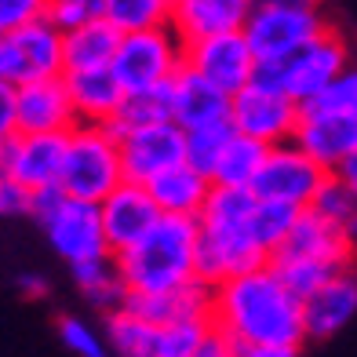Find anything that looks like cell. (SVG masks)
Returning a JSON list of instances; mask_svg holds the SVG:
<instances>
[{
	"label": "cell",
	"mask_w": 357,
	"mask_h": 357,
	"mask_svg": "<svg viewBox=\"0 0 357 357\" xmlns=\"http://www.w3.org/2000/svg\"><path fill=\"white\" fill-rule=\"evenodd\" d=\"M215 332L245 347H303V299L291 291L270 263L212 288Z\"/></svg>",
	"instance_id": "1"
},
{
	"label": "cell",
	"mask_w": 357,
	"mask_h": 357,
	"mask_svg": "<svg viewBox=\"0 0 357 357\" xmlns=\"http://www.w3.org/2000/svg\"><path fill=\"white\" fill-rule=\"evenodd\" d=\"M255 193L248 186H215L197 215V278L204 284H222L270 263V252L252 230Z\"/></svg>",
	"instance_id": "2"
},
{
	"label": "cell",
	"mask_w": 357,
	"mask_h": 357,
	"mask_svg": "<svg viewBox=\"0 0 357 357\" xmlns=\"http://www.w3.org/2000/svg\"><path fill=\"white\" fill-rule=\"evenodd\" d=\"M128 291H168L197 281V219L160 215L135 245L113 252Z\"/></svg>",
	"instance_id": "3"
},
{
	"label": "cell",
	"mask_w": 357,
	"mask_h": 357,
	"mask_svg": "<svg viewBox=\"0 0 357 357\" xmlns=\"http://www.w3.org/2000/svg\"><path fill=\"white\" fill-rule=\"evenodd\" d=\"M33 219L44 226V237L55 248V255L66 259L70 266L95 255H109L99 201L70 197L59 186L33 190Z\"/></svg>",
	"instance_id": "4"
},
{
	"label": "cell",
	"mask_w": 357,
	"mask_h": 357,
	"mask_svg": "<svg viewBox=\"0 0 357 357\" xmlns=\"http://www.w3.org/2000/svg\"><path fill=\"white\" fill-rule=\"evenodd\" d=\"M124 183L121 165V139L106 124H77L66 132V153H62L59 190L70 197L102 201L113 186Z\"/></svg>",
	"instance_id": "5"
},
{
	"label": "cell",
	"mask_w": 357,
	"mask_h": 357,
	"mask_svg": "<svg viewBox=\"0 0 357 357\" xmlns=\"http://www.w3.org/2000/svg\"><path fill=\"white\" fill-rule=\"evenodd\" d=\"M183 62H186V44L175 37V29L150 26V29H135V33H121L109 70L117 73L121 88L132 95V91L165 88L183 70Z\"/></svg>",
	"instance_id": "6"
},
{
	"label": "cell",
	"mask_w": 357,
	"mask_h": 357,
	"mask_svg": "<svg viewBox=\"0 0 357 357\" xmlns=\"http://www.w3.org/2000/svg\"><path fill=\"white\" fill-rule=\"evenodd\" d=\"M299 109H303V102L291 99V95L263 66L255 70V77L248 80L245 88L230 95V124H234V132L248 135V139H259L266 146L288 142L291 135H296Z\"/></svg>",
	"instance_id": "7"
},
{
	"label": "cell",
	"mask_w": 357,
	"mask_h": 357,
	"mask_svg": "<svg viewBox=\"0 0 357 357\" xmlns=\"http://www.w3.org/2000/svg\"><path fill=\"white\" fill-rule=\"evenodd\" d=\"M350 66V44L343 33H335L332 26H324L317 37H310L303 47H296L288 59L263 66L278 84L299 102H314L317 95L328 91V84Z\"/></svg>",
	"instance_id": "8"
},
{
	"label": "cell",
	"mask_w": 357,
	"mask_h": 357,
	"mask_svg": "<svg viewBox=\"0 0 357 357\" xmlns=\"http://www.w3.org/2000/svg\"><path fill=\"white\" fill-rule=\"evenodd\" d=\"M324 22L321 8H284V4H255L245 19V37L252 44V55L259 66L288 59L296 47H303L310 37H317Z\"/></svg>",
	"instance_id": "9"
},
{
	"label": "cell",
	"mask_w": 357,
	"mask_h": 357,
	"mask_svg": "<svg viewBox=\"0 0 357 357\" xmlns=\"http://www.w3.org/2000/svg\"><path fill=\"white\" fill-rule=\"evenodd\" d=\"M62 73V29L47 19L0 33V80L22 88L29 80L59 77Z\"/></svg>",
	"instance_id": "10"
},
{
	"label": "cell",
	"mask_w": 357,
	"mask_h": 357,
	"mask_svg": "<svg viewBox=\"0 0 357 357\" xmlns=\"http://www.w3.org/2000/svg\"><path fill=\"white\" fill-rule=\"evenodd\" d=\"M324 175H328V168H321L303 146L288 139L266 150L263 168L252 178V193L263 201H284V204L306 208Z\"/></svg>",
	"instance_id": "11"
},
{
	"label": "cell",
	"mask_w": 357,
	"mask_h": 357,
	"mask_svg": "<svg viewBox=\"0 0 357 357\" xmlns=\"http://www.w3.org/2000/svg\"><path fill=\"white\" fill-rule=\"evenodd\" d=\"M291 142L303 146L321 168L335 172L357 150V113L339 109V106H324L317 99L303 102Z\"/></svg>",
	"instance_id": "12"
},
{
	"label": "cell",
	"mask_w": 357,
	"mask_h": 357,
	"mask_svg": "<svg viewBox=\"0 0 357 357\" xmlns=\"http://www.w3.org/2000/svg\"><path fill=\"white\" fill-rule=\"evenodd\" d=\"M66 135L62 132H11L0 139V172L15 175L29 190L59 186Z\"/></svg>",
	"instance_id": "13"
},
{
	"label": "cell",
	"mask_w": 357,
	"mask_h": 357,
	"mask_svg": "<svg viewBox=\"0 0 357 357\" xmlns=\"http://www.w3.org/2000/svg\"><path fill=\"white\" fill-rule=\"evenodd\" d=\"M186 66H193L201 77H208L226 95H234L255 77L259 62L252 55L245 29H230V33H212L204 40L186 44Z\"/></svg>",
	"instance_id": "14"
},
{
	"label": "cell",
	"mask_w": 357,
	"mask_h": 357,
	"mask_svg": "<svg viewBox=\"0 0 357 357\" xmlns=\"http://www.w3.org/2000/svg\"><path fill=\"white\" fill-rule=\"evenodd\" d=\"M178 160H186V128H178L175 121H157L121 135V165L124 178L132 183H150L157 172Z\"/></svg>",
	"instance_id": "15"
},
{
	"label": "cell",
	"mask_w": 357,
	"mask_h": 357,
	"mask_svg": "<svg viewBox=\"0 0 357 357\" xmlns=\"http://www.w3.org/2000/svg\"><path fill=\"white\" fill-rule=\"evenodd\" d=\"M15 121L19 132H62L77 128V109L70 99L66 77H44V80H29V84L15 88Z\"/></svg>",
	"instance_id": "16"
},
{
	"label": "cell",
	"mask_w": 357,
	"mask_h": 357,
	"mask_svg": "<svg viewBox=\"0 0 357 357\" xmlns=\"http://www.w3.org/2000/svg\"><path fill=\"white\" fill-rule=\"evenodd\" d=\"M99 212H102V230H106V241H109V252H121L128 245H135V241L160 219V208L150 197L146 183H132V178H124L121 186H113L106 193L99 201Z\"/></svg>",
	"instance_id": "17"
},
{
	"label": "cell",
	"mask_w": 357,
	"mask_h": 357,
	"mask_svg": "<svg viewBox=\"0 0 357 357\" xmlns=\"http://www.w3.org/2000/svg\"><path fill=\"white\" fill-rule=\"evenodd\" d=\"M357 314V263L343 266L321 288H314L303 299V324L306 339H328L339 328H347Z\"/></svg>",
	"instance_id": "18"
},
{
	"label": "cell",
	"mask_w": 357,
	"mask_h": 357,
	"mask_svg": "<svg viewBox=\"0 0 357 357\" xmlns=\"http://www.w3.org/2000/svg\"><path fill=\"white\" fill-rule=\"evenodd\" d=\"M273 252L303 255V259H324V263H339V266L357 263L350 241H347V226L335 222V219H324V215L310 212V208H303L296 215L288 237Z\"/></svg>",
	"instance_id": "19"
},
{
	"label": "cell",
	"mask_w": 357,
	"mask_h": 357,
	"mask_svg": "<svg viewBox=\"0 0 357 357\" xmlns=\"http://www.w3.org/2000/svg\"><path fill=\"white\" fill-rule=\"evenodd\" d=\"M252 0H175L168 26L183 44L204 40L212 33H230L245 29V19L252 15Z\"/></svg>",
	"instance_id": "20"
},
{
	"label": "cell",
	"mask_w": 357,
	"mask_h": 357,
	"mask_svg": "<svg viewBox=\"0 0 357 357\" xmlns=\"http://www.w3.org/2000/svg\"><path fill=\"white\" fill-rule=\"evenodd\" d=\"M168 106H172V121L178 128H193L204 121H219L230 117V95L222 88H215L208 77H201L193 66L178 70L168 80Z\"/></svg>",
	"instance_id": "21"
},
{
	"label": "cell",
	"mask_w": 357,
	"mask_h": 357,
	"mask_svg": "<svg viewBox=\"0 0 357 357\" xmlns=\"http://www.w3.org/2000/svg\"><path fill=\"white\" fill-rule=\"evenodd\" d=\"M128 310H135L139 317L153 321L157 328L172 321H190V317H212V284H204L201 278L190 284H178L168 291H128Z\"/></svg>",
	"instance_id": "22"
},
{
	"label": "cell",
	"mask_w": 357,
	"mask_h": 357,
	"mask_svg": "<svg viewBox=\"0 0 357 357\" xmlns=\"http://www.w3.org/2000/svg\"><path fill=\"white\" fill-rule=\"evenodd\" d=\"M150 197L157 201L160 215H201V208L212 193V178H208L201 168H193L190 160H178V165L157 172L150 183Z\"/></svg>",
	"instance_id": "23"
},
{
	"label": "cell",
	"mask_w": 357,
	"mask_h": 357,
	"mask_svg": "<svg viewBox=\"0 0 357 357\" xmlns=\"http://www.w3.org/2000/svg\"><path fill=\"white\" fill-rule=\"evenodd\" d=\"M62 77H66V88H70V99H73V109H77L80 124H109V117L121 109L124 95H128L109 66L66 70Z\"/></svg>",
	"instance_id": "24"
},
{
	"label": "cell",
	"mask_w": 357,
	"mask_h": 357,
	"mask_svg": "<svg viewBox=\"0 0 357 357\" xmlns=\"http://www.w3.org/2000/svg\"><path fill=\"white\" fill-rule=\"evenodd\" d=\"M121 44V29L109 19H91L77 29L62 33V73L66 70H99L113 62V52Z\"/></svg>",
	"instance_id": "25"
},
{
	"label": "cell",
	"mask_w": 357,
	"mask_h": 357,
	"mask_svg": "<svg viewBox=\"0 0 357 357\" xmlns=\"http://www.w3.org/2000/svg\"><path fill=\"white\" fill-rule=\"evenodd\" d=\"M266 150H270L266 142L234 132L230 142L222 146L215 168H212V183L215 186H248L252 190V178L259 175V168H263Z\"/></svg>",
	"instance_id": "26"
},
{
	"label": "cell",
	"mask_w": 357,
	"mask_h": 357,
	"mask_svg": "<svg viewBox=\"0 0 357 357\" xmlns=\"http://www.w3.org/2000/svg\"><path fill=\"white\" fill-rule=\"evenodd\" d=\"M106 343L117 357H157V324L121 306L106 314Z\"/></svg>",
	"instance_id": "27"
},
{
	"label": "cell",
	"mask_w": 357,
	"mask_h": 357,
	"mask_svg": "<svg viewBox=\"0 0 357 357\" xmlns=\"http://www.w3.org/2000/svg\"><path fill=\"white\" fill-rule=\"evenodd\" d=\"M157 121H172V106H168V84L165 88H153V91H132L124 95L121 109L109 117V132L113 135H128L135 128H146V124H157Z\"/></svg>",
	"instance_id": "28"
},
{
	"label": "cell",
	"mask_w": 357,
	"mask_h": 357,
	"mask_svg": "<svg viewBox=\"0 0 357 357\" xmlns=\"http://www.w3.org/2000/svg\"><path fill=\"white\" fill-rule=\"evenodd\" d=\"M270 266L278 270V278L296 291L299 299H306L314 288H321L328 278H335L339 263H324V259H303V255H284V252H270Z\"/></svg>",
	"instance_id": "29"
},
{
	"label": "cell",
	"mask_w": 357,
	"mask_h": 357,
	"mask_svg": "<svg viewBox=\"0 0 357 357\" xmlns=\"http://www.w3.org/2000/svg\"><path fill=\"white\" fill-rule=\"evenodd\" d=\"M102 19H109L121 33L150 26H168L172 19V0H102Z\"/></svg>",
	"instance_id": "30"
},
{
	"label": "cell",
	"mask_w": 357,
	"mask_h": 357,
	"mask_svg": "<svg viewBox=\"0 0 357 357\" xmlns=\"http://www.w3.org/2000/svg\"><path fill=\"white\" fill-rule=\"evenodd\" d=\"M230 135H234L230 117H219V121H204V124L186 128V160L212 178V168H215V160L222 153V146L230 142Z\"/></svg>",
	"instance_id": "31"
},
{
	"label": "cell",
	"mask_w": 357,
	"mask_h": 357,
	"mask_svg": "<svg viewBox=\"0 0 357 357\" xmlns=\"http://www.w3.org/2000/svg\"><path fill=\"white\" fill-rule=\"evenodd\" d=\"M212 332H215L212 317H190V321L160 324L157 328V357H193Z\"/></svg>",
	"instance_id": "32"
},
{
	"label": "cell",
	"mask_w": 357,
	"mask_h": 357,
	"mask_svg": "<svg viewBox=\"0 0 357 357\" xmlns=\"http://www.w3.org/2000/svg\"><path fill=\"white\" fill-rule=\"evenodd\" d=\"M303 212V208L296 204H284V201H255V212H252V230L259 237V245H263L266 252H273L281 245V241L288 237L291 222H296V215Z\"/></svg>",
	"instance_id": "33"
},
{
	"label": "cell",
	"mask_w": 357,
	"mask_h": 357,
	"mask_svg": "<svg viewBox=\"0 0 357 357\" xmlns=\"http://www.w3.org/2000/svg\"><path fill=\"white\" fill-rule=\"evenodd\" d=\"M310 212L324 215V219H335V222H347L354 212H357V197H354V190L339 178L335 172H328L321 178V186L314 190V197H310Z\"/></svg>",
	"instance_id": "34"
},
{
	"label": "cell",
	"mask_w": 357,
	"mask_h": 357,
	"mask_svg": "<svg viewBox=\"0 0 357 357\" xmlns=\"http://www.w3.org/2000/svg\"><path fill=\"white\" fill-rule=\"evenodd\" d=\"M59 339L73 357H109V343L80 317H62L59 321Z\"/></svg>",
	"instance_id": "35"
},
{
	"label": "cell",
	"mask_w": 357,
	"mask_h": 357,
	"mask_svg": "<svg viewBox=\"0 0 357 357\" xmlns=\"http://www.w3.org/2000/svg\"><path fill=\"white\" fill-rule=\"evenodd\" d=\"M99 15H102V0H47L44 8V19L55 29H62V33L99 19Z\"/></svg>",
	"instance_id": "36"
},
{
	"label": "cell",
	"mask_w": 357,
	"mask_h": 357,
	"mask_svg": "<svg viewBox=\"0 0 357 357\" xmlns=\"http://www.w3.org/2000/svg\"><path fill=\"white\" fill-rule=\"evenodd\" d=\"M33 215V190L22 186L15 175L0 172V219Z\"/></svg>",
	"instance_id": "37"
},
{
	"label": "cell",
	"mask_w": 357,
	"mask_h": 357,
	"mask_svg": "<svg viewBox=\"0 0 357 357\" xmlns=\"http://www.w3.org/2000/svg\"><path fill=\"white\" fill-rule=\"evenodd\" d=\"M47 0H0V33H11L19 26L44 19Z\"/></svg>",
	"instance_id": "38"
},
{
	"label": "cell",
	"mask_w": 357,
	"mask_h": 357,
	"mask_svg": "<svg viewBox=\"0 0 357 357\" xmlns=\"http://www.w3.org/2000/svg\"><path fill=\"white\" fill-rule=\"evenodd\" d=\"M317 102L357 113V66H347L343 73H339V77L332 80V84H328V91L317 95Z\"/></svg>",
	"instance_id": "39"
},
{
	"label": "cell",
	"mask_w": 357,
	"mask_h": 357,
	"mask_svg": "<svg viewBox=\"0 0 357 357\" xmlns=\"http://www.w3.org/2000/svg\"><path fill=\"white\" fill-rule=\"evenodd\" d=\"M11 132H19V121H15V88L0 80V139H8Z\"/></svg>",
	"instance_id": "40"
},
{
	"label": "cell",
	"mask_w": 357,
	"mask_h": 357,
	"mask_svg": "<svg viewBox=\"0 0 357 357\" xmlns=\"http://www.w3.org/2000/svg\"><path fill=\"white\" fill-rule=\"evenodd\" d=\"M193 357H237V350H234V343L226 335H219V332H212L201 343V350L193 354Z\"/></svg>",
	"instance_id": "41"
},
{
	"label": "cell",
	"mask_w": 357,
	"mask_h": 357,
	"mask_svg": "<svg viewBox=\"0 0 357 357\" xmlns=\"http://www.w3.org/2000/svg\"><path fill=\"white\" fill-rule=\"evenodd\" d=\"M19 291L26 299H44L47 296V278H40V273H22V278H19Z\"/></svg>",
	"instance_id": "42"
},
{
	"label": "cell",
	"mask_w": 357,
	"mask_h": 357,
	"mask_svg": "<svg viewBox=\"0 0 357 357\" xmlns=\"http://www.w3.org/2000/svg\"><path fill=\"white\" fill-rule=\"evenodd\" d=\"M299 347H245L237 350V357H296Z\"/></svg>",
	"instance_id": "43"
},
{
	"label": "cell",
	"mask_w": 357,
	"mask_h": 357,
	"mask_svg": "<svg viewBox=\"0 0 357 357\" xmlns=\"http://www.w3.org/2000/svg\"><path fill=\"white\" fill-rule=\"evenodd\" d=\"M335 175L343 178V183H347V186L354 190V197H357V150H354V153H350V157L343 160V165L335 168Z\"/></svg>",
	"instance_id": "44"
},
{
	"label": "cell",
	"mask_w": 357,
	"mask_h": 357,
	"mask_svg": "<svg viewBox=\"0 0 357 357\" xmlns=\"http://www.w3.org/2000/svg\"><path fill=\"white\" fill-rule=\"evenodd\" d=\"M252 4H284V8H317V0H252Z\"/></svg>",
	"instance_id": "45"
},
{
	"label": "cell",
	"mask_w": 357,
	"mask_h": 357,
	"mask_svg": "<svg viewBox=\"0 0 357 357\" xmlns=\"http://www.w3.org/2000/svg\"><path fill=\"white\" fill-rule=\"evenodd\" d=\"M347 226V241H350V248H354V259H357V212L343 222Z\"/></svg>",
	"instance_id": "46"
},
{
	"label": "cell",
	"mask_w": 357,
	"mask_h": 357,
	"mask_svg": "<svg viewBox=\"0 0 357 357\" xmlns=\"http://www.w3.org/2000/svg\"><path fill=\"white\" fill-rule=\"evenodd\" d=\"M172 4H175V0H172Z\"/></svg>",
	"instance_id": "47"
}]
</instances>
